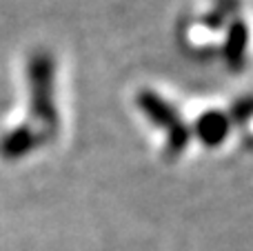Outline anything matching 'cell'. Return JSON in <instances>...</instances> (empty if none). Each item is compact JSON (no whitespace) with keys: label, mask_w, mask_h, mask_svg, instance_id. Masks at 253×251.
<instances>
[{"label":"cell","mask_w":253,"mask_h":251,"mask_svg":"<svg viewBox=\"0 0 253 251\" xmlns=\"http://www.w3.org/2000/svg\"><path fill=\"white\" fill-rule=\"evenodd\" d=\"M31 96V118L40 125V136L47 140L58 131L56 109V60L49 51H36L27 67Z\"/></svg>","instance_id":"1"},{"label":"cell","mask_w":253,"mask_h":251,"mask_svg":"<svg viewBox=\"0 0 253 251\" xmlns=\"http://www.w3.org/2000/svg\"><path fill=\"white\" fill-rule=\"evenodd\" d=\"M135 102L151 123H156L158 127H162L167 131V156L175 158V156L182 154L184 147L191 140V131L184 125L178 109L173 105H169L162 96H158L156 91H149V89H142Z\"/></svg>","instance_id":"2"},{"label":"cell","mask_w":253,"mask_h":251,"mask_svg":"<svg viewBox=\"0 0 253 251\" xmlns=\"http://www.w3.org/2000/svg\"><path fill=\"white\" fill-rule=\"evenodd\" d=\"M42 142L44 138L38 133V129H34L31 125H20L18 129L0 138V156L4 160H18L25 154L34 151L36 147H40Z\"/></svg>","instance_id":"3"},{"label":"cell","mask_w":253,"mask_h":251,"mask_svg":"<svg viewBox=\"0 0 253 251\" xmlns=\"http://www.w3.org/2000/svg\"><path fill=\"white\" fill-rule=\"evenodd\" d=\"M227 131H229V118L220 111H209V114L200 116L196 125V133L205 145L209 147H215L227 138Z\"/></svg>","instance_id":"4"},{"label":"cell","mask_w":253,"mask_h":251,"mask_svg":"<svg viewBox=\"0 0 253 251\" xmlns=\"http://www.w3.org/2000/svg\"><path fill=\"white\" fill-rule=\"evenodd\" d=\"M247 25L242 20H236L229 29V38L224 44V58H227L231 69H240V65L245 62V47H247Z\"/></svg>","instance_id":"5"}]
</instances>
